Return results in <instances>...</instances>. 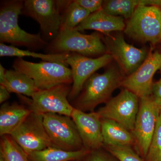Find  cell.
<instances>
[{
  "label": "cell",
  "mask_w": 161,
  "mask_h": 161,
  "mask_svg": "<svg viewBox=\"0 0 161 161\" xmlns=\"http://www.w3.org/2000/svg\"><path fill=\"white\" fill-rule=\"evenodd\" d=\"M124 78L122 72L117 66L111 67L103 74L95 73L86 80L74 100L73 106L83 112H94L98 105L109 100L112 93L121 86Z\"/></svg>",
  "instance_id": "6da1fadb"
},
{
  "label": "cell",
  "mask_w": 161,
  "mask_h": 161,
  "mask_svg": "<svg viewBox=\"0 0 161 161\" xmlns=\"http://www.w3.org/2000/svg\"><path fill=\"white\" fill-rule=\"evenodd\" d=\"M24 1L11 0L1 2L0 9V41L14 46H23L37 49L47 45L40 33H29L21 29L18 24L22 14Z\"/></svg>",
  "instance_id": "7a4b0ae2"
},
{
  "label": "cell",
  "mask_w": 161,
  "mask_h": 161,
  "mask_svg": "<svg viewBox=\"0 0 161 161\" xmlns=\"http://www.w3.org/2000/svg\"><path fill=\"white\" fill-rule=\"evenodd\" d=\"M47 49L50 54L76 53L92 58L107 53L106 46L98 32L86 35L75 29L60 30Z\"/></svg>",
  "instance_id": "3957f363"
},
{
  "label": "cell",
  "mask_w": 161,
  "mask_h": 161,
  "mask_svg": "<svg viewBox=\"0 0 161 161\" xmlns=\"http://www.w3.org/2000/svg\"><path fill=\"white\" fill-rule=\"evenodd\" d=\"M68 65L57 62L33 63L17 58L13 64L15 70L25 74L34 81L40 90L49 89L63 84L73 83L72 71Z\"/></svg>",
  "instance_id": "277c9868"
},
{
  "label": "cell",
  "mask_w": 161,
  "mask_h": 161,
  "mask_svg": "<svg viewBox=\"0 0 161 161\" xmlns=\"http://www.w3.org/2000/svg\"><path fill=\"white\" fill-rule=\"evenodd\" d=\"M124 32L130 37L154 45L161 43V9L141 5L127 21Z\"/></svg>",
  "instance_id": "5b68a950"
},
{
  "label": "cell",
  "mask_w": 161,
  "mask_h": 161,
  "mask_svg": "<svg viewBox=\"0 0 161 161\" xmlns=\"http://www.w3.org/2000/svg\"><path fill=\"white\" fill-rule=\"evenodd\" d=\"M43 124L52 147L67 151L84 149L78 128L71 117L54 113L42 114Z\"/></svg>",
  "instance_id": "8992f818"
},
{
  "label": "cell",
  "mask_w": 161,
  "mask_h": 161,
  "mask_svg": "<svg viewBox=\"0 0 161 161\" xmlns=\"http://www.w3.org/2000/svg\"><path fill=\"white\" fill-rule=\"evenodd\" d=\"M64 11L60 1L25 0L22 14L39 23L44 40H53L60 31Z\"/></svg>",
  "instance_id": "52a82bcc"
},
{
  "label": "cell",
  "mask_w": 161,
  "mask_h": 161,
  "mask_svg": "<svg viewBox=\"0 0 161 161\" xmlns=\"http://www.w3.org/2000/svg\"><path fill=\"white\" fill-rule=\"evenodd\" d=\"M71 87V84H63L49 89L40 90L31 99L20 95L32 112L41 115L54 113L71 117L75 109L68 99Z\"/></svg>",
  "instance_id": "ba28073f"
},
{
  "label": "cell",
  "mask_w": 161,
  "mask_h": 161,
  "mask_svg": "<svg viewBox=\"0 0 161 161\" xmlns=\"http://www.w3.org/2000/svg\"><path fill=\"white\" fill-rule=\"evenodd\" d=\"M139 108L132 132L135 140L136 152L145 158L161 114V109L152 96L140 98Z\"/></svg>",
  "instance_id": "9c48e42d"
},
{
  "label": "cell",
  "mask_w": 161,
  "mask_h": 161,
  "mask_svg": "<svg viewBox=\"0 0 161 161\" xmlns=\"http://www.w3.org/2000/svg\"><path fill=\"white\" fill-rule=\"evenodd\" d=\"M139 98L135 94L125 89L97 112L102 119L115 121L132 132L139 108Z\"/></svg>",
  "instance_id": "30bf717a"
},
{
  "label": "cell",
  "mask_w": 161,
  "mask_h": 161,
  "mask_svg": "<svg viewBox=\"0 0 161 161\" xmlns=\"http://www.w3.org/2000/svg\"><path fill=\"white\" fill-rule=\"evenodd\" d=\"M10 135L27 155L52 147L41 114L31 112Z\"/></svg>",
  "instance_id": "8fae6325"
},
{
  "label": "cell",
  "mask_w": 161,
  "mask_h": 161,
  "mask_svg": "<svg viewBox=\"0 0 161 161\" xmlns=\"http://www.w3.org/2000/svg\"><path fill=\"white\" fill-rule=\"evenodd\" d=\"M113 59L109 53L92 58L76 53H69L66 63L71 67L73 78V84L68 97L69 101L76 99L86 80L96 71L108 65Z\"/></svg>",
  "instance_id": "7c38bea8"
},
{
  "label": "cell",
  "mask_w": 161,
  "mask_h": 161,
  "mask_svg": "<svg viewBox=\"0 0 161 161\" xmlns=\"http://www.w3.org/2000/svg\"><path fill=\"white\" fill-rule=\"evenodd\" d=\"M161 67V52L152 51L135 72L124 78L121 86L139 98L152 96L153 76Z\"/></svg>",
  "instance_id": "4fadbf2b"
},
{
  "label": "cell",
  "mask_w": 161,
  "mask_h": 161,
  "mask_svg": "<svg viewBox=\"0 0 161 161\" xmlns=\"http://www.w3.org/2000/svg\"><path fill=\"white\" fill-rule=\"evenodd\" d=\"M108 36L105 44L107 53L117 61L122 73L127 76L131 75L146 60L148 55L147 49L129 44L121 34Z\"/></svg>",
  "instance_id": "5bb4252c"
},
{
  "label": "cell",
  "mask_w": 161,
  "mask_h": 161,
  "mask_svg": "<svg viewBox=\"0 0 161 161\" xmlns=\"http://www.w3.org/2000/svg\"><path fill=\"white\" fill-rule=\"evenodd\" d=\"M71 117L78 128L84 148L91 151L101 149L104 146L102 119L98 113H86L75 108Z\"/></svg>",
  "instance_id": "9a60e30c"
},
{
  "label": "cell",
  "mask_w": 161,
  "mask_h": 161,
  "mask_svg": "<svg viewBox=\"0 0 161 161\" xmlns=\"http://www.w3.org/2000/svg\"><path fill=\"white\" fill-rule=\"evenodd\" d=\"M125 26L124 18L108 14L102 9L90 14L74 29L79 31L93 30L109 36L112 32L124 31Z\"/></svg>",
  "instance_id": "2e32d148"
},
{
  "label": "cell",
  "mask_w": 161,
  "mask_h": 161,
  "mask_svg": "<svg viewBox=\"0 0 161 161\" xmlns=\"http://www.w3.org/2000/svg\"><path fill=\"white\" fill-rule=\"evenodd\" d=\"M28 107L17 103L2 104L0 108V135L11 134L31 112Z\"/></svg>",
  "instance_id": "e0dca14e"
},
{
  "label": "cell",
  "mask_w": 161,
  "mask_h": 161,
  "mask_svg": "<svg viewBox=\"0 0 161 161\" xmlns=\"http://www.w3.org/2000/svg\"><path fill=\"white\" fill-rule=\"evenodd\" d=\"M104 146L105 147H131L135 145L131 131L115 121L102 119Z\"/></svg>",
  "instance_id": "ac0fdd59"
},
{
  "label": "cell",
  "mask_w": 161,
  "mask_h": 161,
  "mask_svg": "<svg viewBox=\"0 0 161 161\" xmlns=\"http://www.w3.org/2000/svg\"><path fill=\"white\" fill-rule=\"evenodd\" d=\"M3 86L9 93H16L29 97L40 91L34 81L25 74L15 70H6V80Z\"/></svg>",
  "instance_id": "d6986e66"
},
{
  "label": "cell",
  "mask_w": 161,
  "mask_h": 161,
  "mask_svg": "<svg viewBox=\"0 0 161 161\" xmlns=\"http://www.w3.org/2000/svg\"><path fill=\"white\" fill-rule=\"evenodd\" d=\"M90 150L84 149L76 151H67L50 147L31 153L27 155L29 161H75L86 156Z\"/></svg>",
  "instance_id": "ffe728a7"
},
{
  "label": "cell",
  "mask_w": 161,
  "mask_h": 161,
  "mask_svg": "<svg viewBox=\"0 0 161 161\" xmlns=\"http://www.w3.org/2000/svg\"><path fill=\"white\" fill-rule=\"evenodd\" d=\"M153 0H108L103 1L102 9L108 14L129 19L141 5L152 6Z\"/></svg>",
  "instance_id": "44dd1931"
},
{
  "label": "cell",
  "mask_w": 161,
  "mask_h": 161,
  "mask_svg": "<svg viewBox=\"0 0 161 161\" xmlns=\"http://www.w3.org/2000/svg\"><path fill=\"white\" fill-rule=\"evenodd\" d=\"M69 53L61 54H43L36 53L20 49L12 45H7L3 43H0V56L3 57H16L17 58L30 57L42 59L43 61L57 62L68 65L67 58Z\"/></svg>",
  "instance_id": "7402d4cb"
},
{
  "label": "cell",
  "mask_w": 161,
  "mask_h": 161,
  "mask_svg": "<svg viewBox=\"0 0 161 161\" xmlns=\"http://www.w3.org/2000/svg\"><path fill=\"white\" fill-rule=\"evenodd\" d=\"M91 13L75 1H70L62 16L60 30H73L84 21Z\"/></svg>",
  "instance_id": "603a6c76"
},
{
  "label": "cell",
  "mask_w": 161,
  "mask_h": 161,
  "mask_svg": "<svg viewBox=\"0 0 161 161\" xmlns=\"http://www.w3.org/2000/svg\"><path fill=\"white\" fill-rule=\"evenodd\" d=\"M0 155L5 161H29L28 156L9 135L1 136Z\"/></svg>",
  "instance_id": "cb8c5ba5"
},
{
  "label": "cell",
  "mask_w": 161,
  "mask_h": 161,
  "mask_svg": "<svg viewBox=\"0 0 161 161\" xmlns=\"http://www.w3.org/2000/svg\"><path fill=\"white\" fill-rule=\"evenodd\" d=\"M145 161H161V112Z\"/></svg>",
  "instance_id": "d4e9b609"
},
{
  "label": "cell",
  "mask_w": 161,
  "mask_h": 161,
  "mask_svg": "<svg viewBox=\"0 0 161 161\" xmlns=\"http://www.w3.org/2000/svg\"><path fill=\"white\" fill-rule=\"evenodd\" d=\"M119 161H145L131 147H105Z\"/></svg>",
  "instance_id": "484cf974"
},
{
  "label": "cell",
  "mask_w": 161,
  "mask_h": 161,
  "mask_svg": "<svg viewBox=\"0 0 161 161\" xmlns=\"http://www.w3.org/2000/svg\"><path fill=\"white\" fill-rule=\"evenodd\" d=\"M81 161H119L109 153L103 151L101 149L91 151Z\"/></svg>",
  "instance_id": "4316f807"
},
{
  "label": "cell",
  "mask_w": 161,
  "mask_h": 161,
  "mask_svg": "<svg viewBox=\"0 0 161 161\" xmlns=\"http://www.w3.org/2000/svg\"><path fill=\"white\" fill-rule=\"evenodd\" d=\"M76 3L90 13L92 14L102 9L103 1L102 0H75Z\"/></svg>",
  "instance_id": "83f0119b"
},
{
  "label": "cell",
  "mask_w": 161,
  "mask_h": 161,
  "mask_svg": "<svg viewBox=\"0 0 161 161\" xmlns=\"http://www.w3.org/2000/svg\"><path fill=\"white\" fill-rule=\"evenodd\" d=\"M152 95L154 102L161 109V78L157 82L153 83Z\"/></svg>",
  "instance_id": "f1b7e54d"
},
{
  "label": "cell",
  "mask_w": 161,
  "mask_h": 161,
  "mask_svg": "<svg viewBox=\"0 0 161 161\" xmlns=\"http://www.w3.org/2000/svg\"><path fill=\"white\" fill-rule=\"evenodd\" d=\"M10 97V93L5 87L0 85V103H5Z\"/></svg>",
  "instance_id": "f546056e"
},
{
  "label": "cell",
  "mask_w": 161,
  "mask_h": 161,
  "mask_svg": "<svg viewBox=\"0 0 161 161\" xmlns=\"http://www.w3.org/2000/svg\"><path fill=\"white\" fill-rule=\"evenodd\" d=\"M155 6H158L161 9V0H156Z\"/></svg>",
  "instance_id": "4dcf8cb0"
},
{
  "label": "cell",
  "mask_w": 161,
  "mask_h": 161,
  "mask_svg": "<svg viewBox=\"0 0 161 161\" xmlns=\"http://www.w3.org/2000/svg\"><path fill=\"white\" fill-rule=\"evenodd\" d=\"M0 161H5L4 158H3V156L1 155H0Z\"/></svg>",
  "instance_id": "1f68e13d"
},
{
  "label": "cell",
  "mask_w": 161,
  "mask_h": 161,
  "mask_svg": "<svg viewBox=\"0 0 161 161\" xmlns=\"http://www.w3.org/2000/svg\"><path fill=\"white\" fill-rule=\"evenodd\" d=\"M75 161H81V159L80 160H78Z\"/></svg>",
  "instance_id": "d6a6232c"
},
{
  "label": "cell",
  "mask_w": 161,
  "mask_h": 161,
  "mask_svg": "<svg viewBox=\"0 0 161 161\" xmlns=\"http://www.w3.org/2000/svg\"><path fill=\"white\" fill-rule=\"evenodd\" d=\"M160 72H161V67H160Z\"/></svg>",
  "instance_id": "836d02e7"
},
{
  "label": "cell",
  "mask_w": 161,
  "mask_h": 161,
  "mask_svg": "<svg viewBox=\"0 0 161 161\" xmlns=\"http://www.w3.org/2000/svg\"></svg>",
  "instance_id": "e575fe53"
}]
</instances>
